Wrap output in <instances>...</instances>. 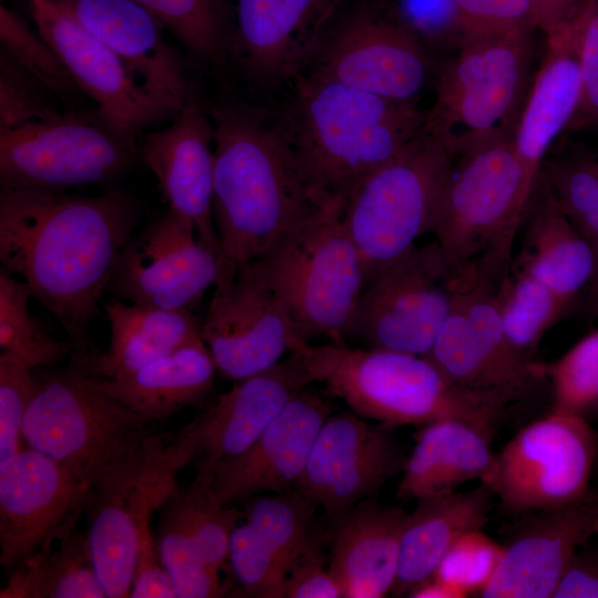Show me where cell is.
Listing matches in <instances>:
<instances>
[{
    "label": "cell",
    "instance_id": "cell-38",
    "mask_svg": "<svg viewBox=\"0 0 598 598\" xmlns=\"http://www.w3.org/2000/svg\"><path fill=\"white\" fill-rule=\"evenodd\" d=\"M29 287L0 269V348L32 369L50 367L71 355L74 343L56 340L30 312Z\"/></svg>",
    "mask_w": 598,
    "mask_h": 598
},
{
    "label": "cell",
    "instance_id": "cell-39",
    "mask_svg": "<svg viewBox=\"0 0 598 598\" xmlns=\"http://www.w3.org/2000/svg\"><path fill=\"white\" fill-rule=\"evenodd\" d=\"M540 175L564 214L594 246L598 244V153L570 146L544 159Z\"/></svg>",
    "mask_w": 598,
    "mask_h": 598
},
{
    "label": "cell",
    "instance_id": "cell-2",
    "mask_svg": "<svg viewBox=\"0 0 598 598\" xmlns=\"http://www.w3.org/2000/svg\"><path fill=\"white\" fill-rule=\"evenodd\" d=\"M206 110L214 127L213 213L223 262L260 260L319 205L278 120L237 101Z\"/></svg>",
    "mask_w": 598,
    "mask_h": 598
},
{
    "label": "cell",
    "instance_id": "cell-26",
    "mask_svg": "<svg viewBox=\"0 0 598 598\" xmlns=\"http://www.w3.org/2000/svg\"><path fill=\"white\" fill-rule=\"evenodd\" d=\"M547 35L544 61L524 103L513 143L528 184L535 188L554 141L567 130L581 90L580 18Z\"/></svg>",
    "mask_w": 598,
    "mask_h": 598
},
{
    "label": "cell",
    "instance_id": "cell-20",
    "mask_svg": "<svg viewBox=\"0 0 598 598\" xmlns=\"http://www.w3.org/2000/svg\"><path fill=\"white\" fill-rule=\"evenodd\" d=\"M341 0H233L229 56L261 86L299 78L336 21Z\"/></svg>",
    "mask_w": 598,
    "mask_h": 598
},
{
    "label": "cell",
    "instance_id": "cell-49",
    "mask_svg": "<svg viewBox=\"0 0 598 598\" xmlns=\"http://www.w3.org/2000/svg\"><path fill=\"white\" fill-rule=\"evenodd\" d=\"M464 39L537 28L535 0H454Z\"/></svg>",
    "mask_w": 598,
    "mask_h": 598
},
{
    "label": "cell",
    "instance_id": "cell-23",
    "mask_svg": "<svg viewBox=\"0 0 598 598\" xmlns=\"http://www.w3.org/2000/svg\"><path fill=\"white\" fill-rule=\"evenodd\" d=\"M332 413L329 400L305 388L243 454L207 476H196L208 484L223 504L291 491L301 477L321 426Z\"/></svg>",
    "mask_w": 598,
    "mask_h": 598
},
{
    "label": "cell",
    "instance_id": "cell-17",
    "mask_svg": "<svg viewBox=\"0 0 598 598\" xmlns=\"http://www.w3.org/2000/svg\"><path fill=\"white\" fill-rule=\"evenodd\" d=\"M91 488L48 455L30 447L0 462V563L10 573L22 559L75 529Z\"/></svg>",
    "mask_w": 598,
    "mask_h": 598
},
{
    "label": "cell",
    "instance_id": "cell-21",
    "mask_svg": "<svg viewBox=\"0 0 598 598\" xmlns=\"http://www.w3.org/2000/svg\"><path fill=\"white\" fill-rule=\"evenodd\" d=\"M311 382L295 352L264 372L235 381L176 434L196 474L207 476L243 454L287 402Z\"/></svg>",
    "mask_w": 598,
    "mask_h": 598
},
{
    "label": "cell",
    "instance_id": "cell-32",
    "mask_svg": "<svg viewBox=\"0 0 598 598\" xmlns=\"http://www.w3.org/2000/svg\"><path fill=\"white\" fill-rule=\"evenodd\" d=\"M524 220L523 249L513 261L570 302L591 279L596 250L564 214L540 174Z\"/></svg>",
    "mask_w": 598,
    "mask_h": 598
},
{
    "label": "cell",
    "instance_id": "cell-51",
    "mask_svg": "<svg viewBox=\"0 0 598 598\" xmlns=\"http://www.w3.org/2000/svg\"><path fill=\"white\" fill-rule=\"evenodd\" d=\"M343 598V591L324 567L318 538L289 569L281 598Z\"/></svg>",
    "mask_w": 598,
    "mask_h": 598
},
{
    "label": "cell",
    "instance_id": "cell-35",
    "mask_svg": "<svg viewBox=\"0 0 598 598\" xmlns=\"http://www.w3.org/2000/svg\"><path fill=\"white\" fill-rule=\"evenodd\" d=\"M506 337L524 358L534 354L545 333L566 310L569 301L512 260L508 275L497 289Z\"/></svg>",
    "mask_w": 598,
    "mask_h": 598
},
{
    "label": "cell",
    "instance_id": "cell-27",
    "mask_svg": "<svg viewBox=\"0 0 598 598\" xmlns=\"http://www.w3.org/2000/svg\"><path fill=\"white\" fill-rule=\"evenodd\" d=\"M408 513L369 497L333 523L329 571L343 598H381L395 582Z\"/></svg>",
    "mask_w": 598,
    "mask_h": 598
},
{
    "label": "cell",
    "instance_id": "cell-30",
    "mask_svg": "<svg viewBox=\"0 0 598 598\" xmlns=\"http://www.w3.org/2000/svg\"><path fill=\"white\" fill-rule=\"evenodd\" d=\"M216 372L202 338L130 374L109 379L87 371L100 390L152 422L202 403L214 390Z\"/></svg>",
    "mask_w": 598,
    "mask_h": 598
},
{
    "label": "cell",
    "instance_id": "cell-19",
    "mask_svg": "<svg viewBox=\"0 0 598 598\" xmlns=\"http://www.w3.org/2000/svg\"><path fill=\"white\" fill-rule=\"evenodd\" d=\"M37 30L103 114L140 134L172 120L181 107L145 86L126 63L55 0H29Z\"/></svg>",
    "mask_w": 598,
    "mask_h": 598
},
{
    "label": "cell",
    "instance_id": "cell-57",
    "mask_svg": "<svg viewBox=\"0 0 598 598\" xmlns=\"http://www.w3.org/2000/svg\"><path fill=\"white\" fill-rule=\"evenodd\" d=\"M596 404H598V394H597V402H596Z\"/></svg>",
    "mask_w": 598,
    "mask_h": 598
},
{
    "label": "cell",
    "instance_id": "cell-44",
    "mask_svg": "<svg viewBox=\"0 0 598 598\" xmlns=\"http://www.w3.org/2000/svg\"><path fill=\"white\" fill-rule=\"evenodd\" d=\"M555 411L584 415L597 402L598 330L584 337L557 361L545 364Z\"/></svg>",
    "mask_w": 598,
    "mask_h": 598
},
{
    "label": "cell",
    "instance_id": "cell-56",
    "mask_svg": "<svg viewBox=\"0 0 598 598\" xmlns=\"http://www.w3.org/2000/svg\"><path fill=\"white\" fill-rule=\"evenodd\" d=\"M596 264L590 281L587 285V297L584 306L585 316L589 322L598 318V244L595 246Z\"/></svg>",
    "mask_w": 598,
    "mask_h": 598
},
{
    "label": "cell",
    "instance_id": "cell-3",
    "mask_svg": "<svg viewBox=\"0 0 598 598\" xmlns=\"http://www.w3.org/2000/svg\"><path fill=\"white\" fill-rule=\"evenodd\" d=\"M278 122L317 205L357 185L424 128L427 111L309 73Z\"/></svg>",
    "mask_w": 598,
    "mask_h": 598
},
{
    "label": "cell",
    "instance_id": "cell-8",
    "mask_svg": "<svg viewBox=\"0 0 598 598\" xmlns=\"http://www.w3.org/2000/svg\"><path fill=\"white\" fill-rule=\"evenodd\" d=\"M533 192L513 138L454 157L431 228L453 270L477 262L507 274Z\"/></svg>",
    "mask_w": 598,
    "mask_h": 598
},
{
    "label": "cell",
    "instance_id": "cell-15",
    "mask_svg": "<svg viewBox=\"0 0 598 598\" xmlns=\"http://www.w3.org/2000/svg\"><path fill=\"white\" fill-rule=\"evenodd\" d=\"M213 289L200 336L217 372L238 381L280 362L299 334L258 262H221Z\"/></svg>",
    "mask_w": 598,
    "mask_h": 598
},
{
    "label": "cell",
    "instance_id": "cell-46",
    "mask_svg": "<svg viewBox=\"0 0 598 598\" xmlns=\"http://www.w3.org/2000/svg\"><path fill=\"white\" fill-rule=\"evenodd\" d=\"M431 54L455 51L464 40L454 0L378 1Z\"/></svg>",
    "mask_w": 598,
    "mask_h": 598
},
{
    "label": "cell",
    "instance_id": "cell-53",
    "mask_svg": "<svg viewBox=\"0 0 598 598\" xmlns=\"http://www.w3.org/2000/svg\"><path fill=\"white\" fill-rule=\"evenodd\" d=\"M553 598H598V554L577 551Z\"/></svg>",
    "mask_w": 598,
    "mask_h": 598
},
{
    "label": "cell",
    "instance_id": "cell-9",
    "mask_svg": "<svg viewBox=\"0 0 598 598\" xmlns=\"http://www.w3.org/2000/svg\"><path fill=\"white\" fill-rule=\"evenodd\" d=\"M453 161L443 141L424 126L352 190L343 220L360 256L364 287L431 233Z\"/></svg>",
    "mask_w": 598,
    "mask_h": 598
},
{
    "label": "cell",
    "instance_id": "cell-43",
    "mask_svg": "<svg viewBox=\"0 0 598 598\" xmlns=\"http://www.w3.org/2000/svg\"><path fill=\"white\" fill-rule=\"evenodd\" d=\"M227 561L240 596L281 598L288 569L247 520L233 530Z\"/></svg>",
    "mask_w": 598,
    "mask_h": 598
},
{
    "label": "cell",
    "instance_id": "cell-4",
    "mask_svg": "<svg viewBox=\"0 0 598 598\" xmlns=\"http://www.w3.org/2000/svg\"><path fill=\"white\" fill-rule=\"evenodd\" d=\"M312 382L322 383L355 414L389 427L456 420L491 440L509 404L452 383L427 358L385 349L296 338Z\"/></svg>",
    "mask_w": 598,
    "mask_h": 598
},
{
    "label": "cell",
    "instance_id": "cell-7",
    "mask_svg": "<svg viewBox=\"0 0 598 598\" xmlns=\"http://www.w3.org/2000/svg\"><path fill=\"white\" fill-rule=\"evenodd\" d=\"M343 208L340 200L320 205L257 260L297 333L308 342L324 338L344 343L364 288Z\"/></svg>",
    "mask_w": 598,
    "mask_h": 598
},
{
    "label": "cell",
    "instance_id": "cell-33",
    "mask_svg": "<svg viewBox=\"0 0 598 598\" xmlns=\"http://www.w3.org/2000/svg\"><path fill=\"white\" fill-rule=\"evenodd\" d=\"M1 598H106L86 533L76 528L22 559L0 590Z\"/></svg>",
    "mask_w": 598,
    "mask_h": 598
},
{
    "label": "cell",
    "instance_id": "cell-1",
    "mask_svg": "<svg viewBox=\"0 0 598 598\" xmlns=\"http://www.w3.org/2000/svg\"><path fill=\"white\" fill-rule=\"evenodd\" d=\"M141 208L127 192L100 195L1 187V268L23 281L74 346L87 329Z\"/></svg>",
    "mask_w": 598,
    "mask_h": 598
},
{
    "label": "cell",
    "instance_id": "cell-40",
    "mask_svg": "<svg viewBox=\"0 0 598 598\" xmlns=\"http://www.w3.org/2000/svg\"><path fill=\"white\" fill-rule=\"evenodd\" d=\"M318 505L293 488L249 498L245 520L250 523L288 573L292 565L316 542L312 520Z\"/></svg>",
    "mask_w": 598,
    "mask_h": 598
},
{
    "label": "cell",
    "instance_id": "cell-29",
    "mask_svg": "<svg viewBox=\"0 0 598 598\" xmlns=\"http://www.w3.org/2000/svg\"><path fill=\"white\" fill-rule=\"evenodd\" d=\"M493 496L492 489L480 482L470 491L417 499L415 509L406 516L391 592L408 596L434 575L462 535L483 529L492 511Z\"/></svg>",
    "mask_w": 598,
    "mask_h": 598
},
{
    "label": "cell",
    "instance_id": "cell-28",
    "mask_svg": "<svg viewBox=\"0 0 598 598\" xmlns=\"http://www.w3.org/2000/svg\"><path fill=\"white\" fill-rule=\"evenodd\" d=\"M110 341L103 352L90 344L74 347L86 370L117 378L202 338V319L192 310H168L112 299L104 303Z\"/></svg>",
    "mask_w": 598,
    "mask_h": 598
},
{
    "label": "cell",
    "instance_id": "cell-18",
    "mask_svg": "<svg viewBox=\"0 0 598 598\" xmlns=\"http://www.w3.org/2000/svg\"><path fill=\"white\" fill-rule=\"evenodd\" d=\"M391 429L354 412L332 413L317 435L296 488L333 524L402 472L406 457Z\"/></svg>",
    "mask_w": 598,
    "mask_h": 598
},
{
    "label": "cell",
    "instance_id": "cell-42",
    "mask_svg": "<svg viewBox=\"0 0 598 598\" xmlns=\"http://www.w3.org/2000/svg\"><path fill=\"white\" fill-rule=\"evenodd\" d=\"M181 494L203 561L212 570L220 573L228 560L230 537L241 513L235 504L220 503L198 476L187 487L181 488Z\"/></svg>",
    "mask_w": 598,
    "mask_h": 598
},
{
    "label": "cell",
    "instance_id": "cell-13",
    "mask_svg": "<svg viewBox=\"0 0 598 598\" xmlns=\"http://www.w3.org/2000/svg\"><path fill=\"white\" fill-rule=\"evenodd\" d=\"M598 435L584 415L555 411L523 427L482 482L511 514L553 508L586 495Z\"/></svg>",
    "mask_w": 598,
    "mask_h": 598
},
{
    "label": "cell",
    "instance_id": "cell-50",
    "mask_svg": "<svg viewBox=\"0 0 598 598\" xmlns=\"http://www.w3.org/2000/svg\"><path fill=\"white\" fill-rule=\"evenodd\" d=\"M581 90L570 131L598 127V0H591L580 17Z\"/></svg>",
    "mask_w": 598,
    "mask_h": 598
},
{
    "label": "cell",
    "instance_id": "cell-14",
    "mask_svg": "<svg viewBox=\"0 0 598 598\" xmlns=\"http://www.w3.org/2000/svg\"><path fill=\"white\" fill-rule=\"evenodd\" d=\"M310 68L357 90L416 104L434 61L378 1L365 0L333 22Z\"/></svg>",
    "mask_w": 598,
    "mask_h": 598
},
{
    "label": "cell",
    "instance_id": "cell-22",
    "mask_svg": "<svg viewBox=\"0 0 598 598\" xmlns=\"http://www.w3.org/2000/svg\"><path fill=\"white\" fill-rule=\"evenodd\" d=\"M484 598H551L577 548L596 534L598 491L522 515Z\"/></svg>",
    "mask_w": 598,
    "mask_h": 598
},
{
    "label": "cell",
    "instance_id": "cell-6",
    "mask_svg": "<svg viewBox=\"0 0 598 598\" xmlns=\"http://www.w3.org/2000/svg\"><path fill=\"white\" fill-rule=\"evenodd\" d=\"M22 436L90 488L131 456L155 422L100 390L76 352L58 372L35 374Z\"/></svg>",
    "mask_w": 598,
    "mask_h": 598
},
{
    "label": "cell",
    "instance_id": "cell-41",
    "mask_svg": "<svg viewBox=\"0 0 598 598\" xmlns=\"http://www.w3.org/2000/svg\"><path fill=\"white\" fill-rule=\"evenodd\" d=\"M0 43L53 94L75 99L79 89L52 45L12 9L0 7Z\"/></svg>",
    "mask_w": 598,
    "mask_h": 598
},
{
    "label": "cell",
    "instance_id": "cell-45",
    "mask_svg": "<svg viewBox=\"0 0 598 598\" xmlns=\"http://www.w3.org/2000/svg\"><path fill=\"white\" fill-rule=\"evenodd\" d=\"M40 80L0 47V130L48 121L61 112Z\"/></svg>",
    "mask_w": 598,
    "mask_h": 598
},
{
    "label": "cell",
    "instance_id": "cell-24",
    "mask_svg": "<svg viewBox=\"0 0 598 598\" xmlns=\"http://www.w3.org/2000/svg\"><path fill=\"white\" fill-rule=\"evenodd\" d=\"M140 161L148 168L173 209L194 226L199 239L223 260L214 213V127L194 97L169 124L145 134Z\"/></svg>",
    "mask_w": 598,
    "mask_h": 598
},
{
    "label": "cell",
    "instance_id": "cell-25",
    "mask_svg": "<svg viewBox=\"0 0 598 598\" xmlns=\"http://www.w3.org/2000/svg\"><path fill=\"white\" fill-rule=\"evenodd\" d=\"M116 53L158 96L183 107L193 96L183 64L161 22L135 0H55Z\"/></svg>",
    "mask_w": 598,
    "mask_h": 598
},
{
    "label": "cell",
    "instance_id": "cell-47",
    "mask_svg": "<svg viewBox=\"0 0 598 598\" xmlns=\"http://www.w3.org/2000/svg\"><path fill=\"white\" fill-rule=\"evenodd\" d=\"M503 546L482 529L462 535L446 553L432 577L467 597L491 582L503 556Z\"/></svg>",
    "mask_w": 598,
    "mask_h": 598
},
{
    "label": "cell",
    "instance_id": "cell-16",
    "mask_svg": "<svg viewBox=\"0 0 598 598\" xmlns=\"http://www.w3.org/2000/svg\"><path fill=\"white\" fill-rule=\"evenodd\" d=\"M221 262L192 223L168 208L125 244L107 291L126 302L193 311L215 286Z\"/></svg>",
    "mask_w": 598,
    "mask_h": 598
},
{
    "label": "cell",
    "instance_id": "cell-5",
    "mask_svg": "<svg viewBox=\"0 0 598 598\" xmlns=\"http://www.w3.org/2000/svg\"><path fill=\"white\" fill-rule=\"evenodd\" d=\"M533 30L465 38L437 68L425 126L454 157L513 138L530 87Z\"/></svg>",
    "mask_w": 598,
    "mask_h": 598
},
{
    "label": "cell",
    "instance_id": "cell-52",
    "mask_svg": "<svg viewBox=\"0 0 598 598\" xmlns=\"http://www.w3.org/2000/svg\"><path fill=\"white\" fill-rule=\"evenodd\" d=\"M130 598H177L174 581L161 559L151 523L144 526L140 537Z\"/></svg>",
    "mask_w": 598,
    "mask_h": 598
},
{
    "label": "cell",
    "instance_id": "cell-59",
    "mask_svg": "<svg viewBox=\"0 0 598 598\" xmlns=\"http://www.w3.org/2000/svg\"><path fill=\"white\" fill-rule=\"evenodd\" d=\"M597 461H598V455H597Z\"/></svg>",
    "mask_w": 598,
    "mask_h": 598
},
{
    "label": "cell",
    "instance_id": "cell-36",
    "mask_svg": "<svg viewBox=\"0 0 598 598\" xmlns=\"http://www.w3.org/2000/svg\"><path fill=\"white\" fill-rule=\"evenodd\" d=\"M146 8L195 59L219 64L229 56L233 0H135Z\"/></svg>",
    "mask_w": 598,
    "mask_h": 598
},
{
    "label": "cell",
    "instance_id": "cell-10",
    "mask_svg": "<svg viewBox=\"0 0 598 598\" xmlns=\"http://www.w3.org/2000/svg\"><path fill=\"white\" fill-rule=\"evenodd\" d=\"M137 136L96 107L0 130L1 187L64 193L111 184L140 159Z\"/></svg>",
    "mask_w": 598,
    "mask_h": 598
},
{
    "label": "cell",
    "instance_id": "cell-34",
    "mask_svg": "<svg viewBox=\"0 0 598 598\" xmlns=\"http://www.w3.org/2000/svg\"><path fill=\"white\" fill-rule=\"evenodd\" d=\"M425 358L455 385L508 403L535 388L502 367L483 348L454 298L451 313Z\"/></svg>",
    "mask_w": 598,
    "mask_h": 598
},
{
    "label": "cell",
    "instance_id": "cell-12",
    "mask_svg": "<svg viewBox=\"0 0 598 598\" xmlns=\"http://www.w3.org/2000/svg\"><path fill=\"white\" fill-rule=\"evenodd\" d=\"M454 274L435 240L414 246L365 285L344 343L425 357L451 313Z\"/></svg>",
    "mask_w": 598,
    "mask_h": 598
},
{
    "label": "cell",
    "instance_id": "cell-48",
    "mask_svg": "<svg viewBox=\"0 0 598 598\" xmlns=\"http://www.w3.org/2000/svg\"><path fill=\"white\" fill-rule=\"evenodd\" d=\"M33 370L18 358L0 353V462L22 448L23 421L35 391Z\"/></svg>",
    "mask_w": 598,
    "mask_h": 598
},
{
    "label": "cell",
    "instance_id": "cell-54",
    "mask_svg": "<svg viewBox=\"0 0 598 598\" xmlns=\"http://www.w3.org/2000/svg\"><path fill=\"white\" fill-rule=\"evenodd\" d=\"M591 0H535L537 28L546 34L579 19Z\"/></svg>",
    "mask_w": 598,
    "mask_h": 598
},
{
    "label": "cell",
    "instance_id": "cell-55",
    "mask_svg": "<svg viewBox=\"0 0 598 598\" xmlns=\"http://www.w3.org/2000/svg\"><path fill=\"white\" fill-rule=\"evenodd\" d=\"M408 596L414 598H464L458 590L434 577L415 587Z\"/></svg>",
    "mask_w": 598,
    "mask_h": 598
},
{
    "label": "cell",
    "instance_id": "cell-58",
    "mask_svg": "<svg viewBox=\"0 0 598 598\" xmlns=\"http://www.w3.org/2000/svg\"><path fill=\"white\" fill-rule=\"evenodd\" d=\"M596 534L598 535V527H597V532H596Z\"/></svg>",
    "mask_w": 598,
    "mask_h": 598
},
{
    "label": "cell",
    "instance_id": "cell-37",
    "mask_svg": "<svg viewBox=\"0 0 598 598\" xmlns=\"http://www.w3.org/2000/svg\"><path fill=\"white\" fill-rule=\"evenodd\" d=\"M155 536L161 559L172 577L177 598H213L226 594L220 574L203 561L190 532L178 487L158 509Z\"/></svg>",
    "mask_w": 598,
    "mask_h": 598
},
{
    "label": "cell",
    "instance_id": "cell-31",
    "mask_svg": "<svg viewBox=\"0 0 598 598\" xmlns=\"http://www.w3.org/2000/svg\"><path fill=\"white\" fill-rule=\"evenodd\" d=\"M491 442L475 427L456 420L423 425L405 460L396 496L417 501L454 493L473 480L483 482L495 457Z\"/></svg>",
    "mask_w": 598,
    "mask_h": 598
},
{
    "label": "cell",
    "instance_id": "cell-11",
    "mask_svg": "<svg viewBox=\"0 0 598 598\" xmlns=\"http://www.w3.org/2000/svg\"><path fill=\"white\" fill-rule=\"evenodd\" d=\"M189 464L176 435L154 433L91 487L85 533L107 598L130 597L142 530L178 488L177 475Z\"/></svg>",
    "mask_w": 598,
    "mask_h": 598
}]
</instances>
